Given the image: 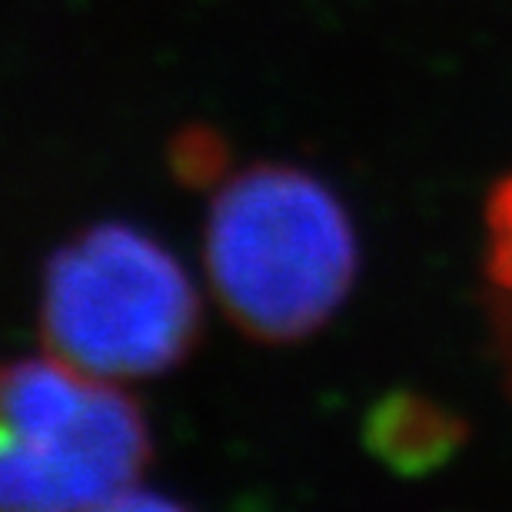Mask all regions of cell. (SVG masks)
<instances>
[{
  "mask_svg": "<svg viewBox=\"0 0 512 512\" xmlns=\"http://www.w3.org/2000/svg\"><path fill=\"white\" fill-rule=\"evenodd\" d=\"M150 429L117 383L57 356L0 376V509H94L133 493Z\"/></svg>",
  "mask_w": 512,
  "mask_h": 512,
  "instance_id": "3957f363",
  "label": "cell"
},
{
  "mask_svg": "<svg viewBox=\"0 0 512 512\" xmlns=\"http://www.w3.org/2000/svg\"><path fill=\"white\" fill-rule=\"evenodd\" d=\"M366 439L383 463L416 473L443 459L456 443V426L439 409L426 406L423 399L393 396L383 399L370 413Z\"/></svg>",
  "mask_w": 512,
  "mask_h": 512,
  "instance_id": "277c9868",
  "label": "cell"
},
{
  "mask_svg": "<svg viewBox=\"0 0 512 512\" xmlns=\"http://www.w3.org/2000/svg\"><path fill=\"white\" fill-rule=\"evenodd\" d=\"M489 273L512 296V177L489 200Z\"/></svg>",
  "mask_w": 512,
  "mask_h": 512,
  "instance_id": "5b68a950",
  "label": "cell"
},
{
  "mask_svg": "<svg viewBox=\"0 0 512 512\" xmlns=\"http://www.w3.org/2000/svg\"><path fill=\"white\" fill-rule=\"evenodd\" d=\"M223 167V143L213 133L190 130L187 137L177 140L173 147V170L180 173L187 183L213 180Z\"/></svg>",
  "mask_w": 512,
  "mask_h": 512,
  "instance_id": "8992f818",
  "label": "cell"
},
{
  "mask_svg": "<svg viewBox=\"0 0 512 512\" xmlns=\"http://www.w3.org/2000/svg\"><path fill=\"white\" fill-rule=\"evenodd\" d=\"M200 326V296L183 263L127 223L77 233L44 270L40 333L50 356L100 380H150L173 370Z\"/></svg>",
  "mask_w": 512,
  "mask_h": 512,
  "instance_id": "7a4b0ae2",
  "label": "cell"
},
{
  "mask_svg": "<svg viewBox=\"0 0 512 512\" xmlns=\"http://www.w3.org/2000/svg\"><path fill=\"white\" fill-rule=\"evenodd\" d=\"M223 313L263 343H293L340 310L360 270L356 230L313 173L260 163L217 193L203 237Z\"/></svg>",
  "mask_w": 512,
  "mask_h": 512,
  "instance_id": "6da1fadb",
  "label": "cell"
}]
</instances>
